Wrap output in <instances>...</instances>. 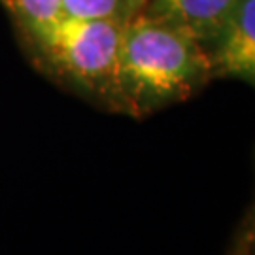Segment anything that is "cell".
Wrapping results in <instances>:
<instances>
[{"instance_id":"cell-3","label":"cell","mask_w":255,"mask_h":255,"mask_svg":"<svg viewBox=\"0 0 255 255\" xmlns=\"http://www.w3.org/2000/svg\"><path fill=\"white\" fill-rule=\"evenodd\" d=\"M208 51L214 76L237 78L255 87V0H237Z\"/></svg>"},{"instance_id":"cell-2","label":"cell","mask_w":255,"mask_h":255,"mask_svg":"<svg viewBox=\"0 0 255 255\" xmlns=\"http://www.w3.org/2000/svg\"><path fill=\"white\" fill-rule=\"evenodd\" d=\"M119 19L59 15L44 25L15 27L28 61L47 80L97 106L119 112Z\"/></svg>"},{"instance_id":"cell-6","label":"cell","mask_w":255,"mask_h":255,"mask_svg":"<svg viewBox=\"0 0 255 255\" xmlns=\"http://www.w3.org/2000/svg\"><path fill=\"white\" fill-rule=\"evenodd\" d=\"M63 15L127 21L125 0H63Z\"/></svg>"},{"instance_id":"cell-4","label":"cell","mask_w":255,"mask_h":255,"mask_svg":"<svg viewBox=\"0 0 255 255\" xmlns=\"http://www.w3.org/2000/svg\"><path fill=\"white\" fill-rule=\"evenodd\" d=\"M237 0H151L142 13L172 23L208 47Z\"/></svg>"},{"instance_id":"cell-8","label":"cell","mask_w":255,"mask_h":255,"mask_svg":"<svg viewBox=\"0 0 255 255\" xmlns=\"http://www.w3.org/2000/svg\"><path fill=\"white\" fill-rule=\"evenodd\" d=\"M151 0H125V8H127V17L138 15L149 6Z\"/></svg>"},{"instance_id":"cell-7","label":"cell","mask_w":255,"mask_h":255,"mask_svg":"<svg viewBox=\"0 0 255 255\" xmlns=\"http://www.w3.org/2000/svg\"><path fill=\"white\" fill-rule=\"evenodd\" d=\"M246 250L248 255H255V210L248 219V231H246Z\"/></svg>"},{"instance_id":"cell-5","label":"cell","mask_w":255,"mask_h":255,"mask_svg":"<svg viewBox=\"0 0 255 255\" xmlns=\"http://www.w3.org/2000/svg\"><path fill=\"white\" fill-rule=\"evenodd\" d=\"M13 27L44 25L63 15V0H0Z\"/></svg>"},{"instance_id":"cell-1","label":"cell","mask_w":255,"mask_h":255,"mask_svg":"<svg viewBox=\"0 0 255 255\" xmlns=\"http://www.w3.org/2000/svg\"><path fill=\"white\" fill-rule=\"evenodd\" d=\"M210 76L208 47L185 30L147 13L123 23L118 70L121 114L146 118L189 99Z\"/></svg>"}]
</instances>
